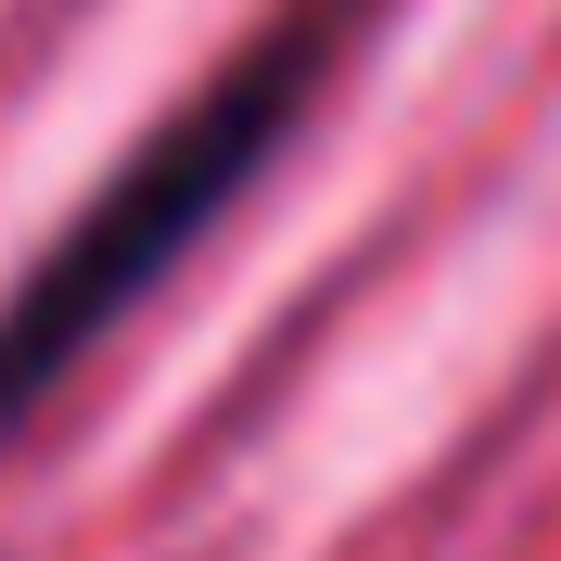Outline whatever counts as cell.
Wrapping results in <instances>:
<instances>
[{
	"label": "cell",
	"mask_w": 561,
	"mask_h": 561,
	"mask_svg": "<svg viewBox=\"0 0 561 561\" xmlns=\"http://www.w3.org/2000/svg\"><path fill=\"white\" fill-rule=\"evenodd\" d=\"M345 26H357L345 0H294L255 51H230V65H217L205 90H192V103H179L167 128L65 217V243L0 294V447H13V434L115 345V319H140V294L179 280L192 243L280 167V140H294V115L319 103Z\"/></svg>",
	"instance_id": "6da1fadb"
}]
</instances>
